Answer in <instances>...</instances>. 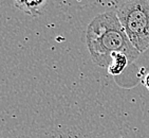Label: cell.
Returning <instances> with one entry per match:
<instances>
[{
    "mask_svg": "<svg viewBox=\"0 0 149 138\" xmlns=\"http://www.w3.org/2000/svg\"><path fill=\"white\" fill-rule=\"evenodd\" d=\"M87 46L92 60L106 68L116 53L126 54L131 62L140 55L127 36L118 14L113 12L100 14L90 23L87 30Z\"/></svg>",
    "mask_w": 149,
    "mask_h": 138,
    "instance_id": "6da1fadb",
    "label": "cell"
},
{
    "mask_svg": "<svg viewBox=\"0 0 149 138\" xmlns=\"http://www.w3.org/2000/svg\"><path fill=\"white\" fill-rule=\"evenodd\" d=\"M127 36L140 53L149 48V0H128L118 11Z\"/></svg>",
    "mask_w": 149,
    "mask_h": 138,
    "instance_id": "7a4b0ae2",
    "label": "cell"
},
{
    "mask_svg": "<svg viewBox=\"0 0 149 138\" xmlns=\"http://www.w3.org/2000/svg\"><path fill=\"white\" fill-rule=\"evenodd\" d=\"M48 0H14L16 8L31 16L41 14Z\"/></svg>",
    "mask_w": 149,
    "mask_h": 138,
    "instance_id": "3957f363",
    "label": "cell"
},
{
    "mask_svg": "<svg viewBox=\"0 0 149 138\" xmlns=\"http://www.w3.org/2000/svg\"><path fill=\"white\" fill-rule=\"evenodd\" d=\"M130 63H132V62L126 54L116 53L111 58V63H110V65L107 69H108V72L111 75L118 77V75L123 73L124 70L127 68V66Z\"/></svg>",
    "mask_w": 149,
    "mask_h": 138,
    "instance_id": "277c9868",
    "label": "cell"
},
{
    "mask_svg": "<svg viewBox=\"0 0 149 138\" xmlns=\"http://www.w3.org/2000/svg\"><path fill=\"white\" fill-rule=\"evenodd\" d=\"M144 83H145V86L148 88L149 90V73L146 75V78H145V81H144Z\"/></svg>",
    "mask_w": 149,
    "mask_h": 138,
    "instance_id": "5b68a950",
    "label": "cell"
}]
</instances>
